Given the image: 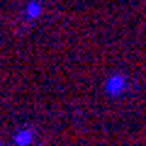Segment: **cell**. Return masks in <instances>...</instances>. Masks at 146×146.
<instances>
[{
	"label": "cell",
	"instance_id": "cell-1",
	"mask_svg": "<svg viewBox=\"0 0 146 146\" xmlns=\"http://www.w3.org/2000/svg\"><path fill=\"white\" fill-rule=\"evenodd\" d=\"M127 90V78L124 76H112V78H107V93L110 95H119Z\"/></svg>",
	"mask_w": 146,
	"mask_h": 146
}]
</instances>
